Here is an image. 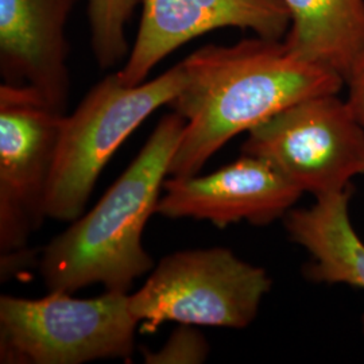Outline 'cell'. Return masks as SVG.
I'll return each instance as SVG.
<instances>
[{
  "label": "cell",
  "mask_w": 364,
  "mask_h": 364,
  "mask_svg": "<svg viewBox=\"0 0 364 364\" xmlns=\"http://www.w3.org/2000/svg\"><path fill=\"white\" fill-rule=\"evenodd\" d=\"M185 84L171 102L186 124L169 176H196L224 144L302 99L338 93L333 72L287 49L281 39L207 45L181 61Z\"/></svg>",
  "instance_id": "cell-1"
},
{
  "label": "cell",
  "mask_w": 364,
  "mask_h": 364,
  "mask_svg": "<svg viewBox=\"0 0 364 364\" xmlns=\"http://www.w3.org/2000/svg\"><path fill=\"white\" fill-rule=\"evenodd\" d=\"M185 124L174 111L161 117L139 154L99 203L45 247L39 270L49 291L75 293L103 285L105 291L129 293L134 281L153 269L142 236L156 212Z\"/></svg>",
  "instance_id": "cell-2"
},
{
  "label": "cell",
  "mask_w": 364,
  "mask_h": 364,
  "mask_svg": "<svg viewBox=\"0 0 364 364\" xmlns=\"http://www.w3.org/2000/svg\"><path fill=\"white\" fill-rule=\"evenodd\" d=\"M183 84L182 63L138 85H126L117 72L97 82L77 108L64 117L46 216L58 221L78 219L117 149L158 108L171 105Z\"/></svg>",
  "instance_id": "cell-3"
},
{
  "label": "cell",
  "mask_w": 364,
  "mask_h": 364,
  "mask_svg": "<svg viewBox=\"0 0 364 364\" xmlns=\"http://www.w3.org/2000/svg\"><path fill=\"white\" fill-rule=\"evenodd\" d=\"M49 291L38 299L0 297L1 363L82 364L130 359L139 321L130 294L75 299Z\"/></svg>",
  "instance_id": "cell-4"
},
{
  "label": "cell",
  "mask_w": 364,
  "mask_h": 364,
  "mask_svg": "<svg viewBox=\"0 0 364 364\" xmlns=\"http://www.w3.org/2000/svg\"><path fill=\"white\" fill-rule=\"evenodd\" d=\"M272 284L264 269L228 248L183 250L159 260L130 294V309L146 331L166 321L243 329L255 320Z\"/></svg>",
  "instance_id": "cell-5"
},
{
  "label": "cell",
  "mask_w": 364,
  "mask_h": 364,
  "mask_svg": "<svg viewBox=\"0 0 364 364\" xmlns=\"http://www.w3.org/2000/svg\"><path fill=\"white\" fill-rule=\"evenodd\" d=\"M242 154L264 159L302 193L335 195L364 174V129L338 93L316 95L248 131Z\"/></svg>",
  "instance_id": "cell-6"
},
{
  "label": "cell",
  "mask_w": 364,
  "mask_h": 364,
  "mask_svg": "<svg viewBox=\"0 0 364 364\" xmlns=\"http://www.w3.org/2000/svg\"><path fill=\"white\" fill-rule=\"evenodd\" d=\"M65 114L26 85H0V269L28 258L27 243L46 216Z\"/></svg>",
  "instance_id": "cell-7"
},
{
  "label": "cell",
  "mask_w": 364,
  "mask_h": 364,
  "mask_svg": "<svg viewBox=\"0 0 364 364\" xmlns=\"http://www.w3.org/2000/svg\"><path fill=\"white\" fill-rule=\"evenodd\" d=\"M142 4L136 38L117 70L126 85L142 84L171 53L213 30L235 27L262 38L282 39L290 26L282 0H142Z\"/></svg>",
  "instance_id": "cell-8"
},
{
  "label": "cell",
  "mask_w": 364,
  "mask_h": 364,
  "mask_svg": "<svg viewBox=\"0 0 364 364\" xmlns=\"http://www.w3.org/2000/svg\"><path fill=\"white\" fill-rule=\"evenodd\" d=\"M164 191L156 213L218 227L239 221L269 224L285 218L304 195L269 162L247 154L207 176L171 177Z\"/></svg>",
  "instance_id": "cell-9"
},
{
  "label": "cell",
  "mask_w": 364,
  "mask_h": 364,
  "mask_svg": "<svg viewBox=\"0 0 364 364\" xmlns=\"http://www.w3.org/2000/svg\"><path fill=\"white\" fill-rule=\"evenodd\" d=\"M78 0H0V75L65 114L70 93L66 25Z\"/></svg>",
  "instance_id": "cell-10"
},
{
  "label": "cell",
  "mask_w": 364,
  "mask_h": 364,
  "mask_svg": "<svg viewBox=\"0 0 364 364\" xmlns=\"http://www.w3.org/2000/svg\"><path fill=\"white\" fill-rule=\"evenodd\" d=\"M282 1L290 14L287 49L346 82L364 63V0Z\"/></svg>",
  "instance_id": "cell-11"
},
{
  "label": "cell",
  "mask_w": 364,
  "mask_h": 364,
  "mask_svg": "<svg viewBox=\"0 0 364 364\" xmlns=\"http://www.w3.org/2000/svg\"><path fill=\"white\" fill-rule=\"evenodd\" d=\"M350 197L351 189L316 197L311 208L291 209L285 227L290 239L312 258L306 270L311 279L364 290V242L350 219Z\"/></svg>",
  "instance_id": "cell-12"
},
{
  "label": "cell",
  "mask_w": 364,
  "mask_h": 364,
  "mask_svg": "<svg viewBox=\"0 0 364 364\" xmlns=\"http://www.w3.org/2000/svg\"><path fill=\"white\" fill-rule=\"evenodd\" d=\"M142 0H88L91 49L100 69L124 64L130 54L127 25Z\"/></svg>",
  "instance_id": "cell-13"
},
{
  "label": "cell",
  "mask_w": 364,
  "mask_h": 364,
  "mask_svg": "<svg viewBox=\"0 0 364 364\" xmlns=\"http://www.w3.org/2000/svg\"><path fill=\"white\" fill-rule=\"evenodd\" d=\"M209 351L208 341L195 326L180 324L158 351L144 348L142 355L147 364H198L207 360Z\"/></svg>",
  "instance_id": "cell-14"
},
{
  "label": "cell",
  "mask_w": 364,
  "mask_h": 364,
  "mask_svg": "<svg viewBox=\"0 0 364 364\" xmlns=\"http://www.w3.org/2000/svg\"><path fill=\"white\" fill-rule=\"evenodd\" d=\"M346 84L348 85V95L346 99L347 105L364 129V63L352 73Z\"/></svg>",
  "instance_id": "cell-15"
}]
</instances>
